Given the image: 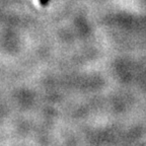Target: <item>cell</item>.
<instances>
[{"label":"cell","mask_w":146,"mask_h":146,"mask_svg":"<svg viewBox=\"0 0 146 146\" xmlns=\"http://www.w3.org/2000/svg\"><path fill=\"white\" fill-rule=\"evenodd\" d=\"M39 2L41 5H43V6H46V5L49 3V0H39Z\"/></svg>","instance_id":"1"}]
</instances>
